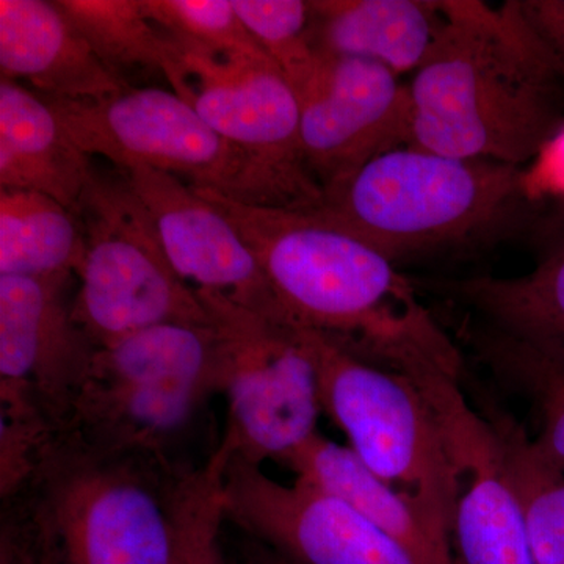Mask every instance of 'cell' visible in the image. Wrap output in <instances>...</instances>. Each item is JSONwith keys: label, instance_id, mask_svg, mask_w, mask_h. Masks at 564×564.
Wrapping results in <instances>:
<instances>
[{"label": "cell", "instance_id": "obj_1", "mask_svg": "<svg viewBox=\"0 0 564 564\" xmlns=\"http://www.w3.org/2000/svg\"><path fill=\"white\" fill-rule=\"evenodd\" d=\"M261 263L285 321L381 366L463 380L462 355L392 259L311 210L256 206L195 187Z\"/></svg>", "mask_w": 564, "mask_h": 564}, {"label": "cell", "instance_id": "obj_2", "mask_svg": "<svg viewBox=\"0 0 564 564\" xmlns=\"http://www.w3.org/2000/svg\"><path fill=\"white\" fill-rule=\"evenodd\" d=\"M443 32L408 85L406 147L521 166L564 122V68L519 2L443 0Z\"/></svg>", "mask_w": 564, "mask_h": 564}, {"label": "cell", "instance_id": "obj_3", "mask_svg": "<svg viewBox=\"0 0 564 564\" xmlns=\"http://www.w3.org/2000/svg\"><path fill=\"white\" fill-rule=\"evenodd\" d=\"M188 467L58 432L35 475L2 502L43 564H174Z\"/></svg>", "mask_w": 564, "mask_h": 564}, {"label": "cell", "instance_id": "obj_4", "mask_svg": "<svg viewBox=\"0 0 564 564\" xmlns=\"http://www.w3.org/2000/svg\"><path fill=\"white\" fill-rule=\"evenodd\" d=\"M521 166L406 147L322 192L311 209L389 259L481 239L527 206Z\"/></svg>", "mask_w": 564, "mask_h": 564}, {"label": "cell", "instance_id": "obj_5", "mask_svg": "<svg viewBox=\"0 0 564 564\" xmlns=\"http://www.w3.org/2000/svg\"><path fill=\"white\" fill-rule=\"evenodd\" d=\"M218 392L212 322L151 326L98 347L61 432L106 451L170 456V443Z\"/></svg>", "mask_w": 564, "mask_h": 564}, {"label": "cell", "instance_id": "obj_6", "mask_svg": "<svg viewBox=\"0 0 564 564\" xmlns=\"http://www.w3.org/2000/svg\"><path fill=\"white\" fill-rule=\"evenodd\" d=\"M321 406L380 480L452 536L458 464L430 397L410 375L356 355L328 334L303 329Z\"/></svg>", "mask_w": 564, "mask_h": 564}, {"label": "cell", "instance_id": "obj_7", "mask_svg": "<svg viewBox=\"0 0 564 564\" xmlns=\"http://www.w3.org/2000/svg\"><path fill=\"white\" fill-rule=\"evenodd\" d=\"M85 154L115 169L143 165L247 204L302 209L273 174L218 135L176 93L121 90L95 99L44 98Z\"/></svg>", "mask_w": 564, "mask_h": 564}, {"label": "cell", "instance_id": "obj_8", "mask_svg": "<svg viewBox=\"0 0 564 564\" xmlns=\"http://www.w3.org/2000/svg\"><path fill=\"white\" fill-rule=\"evenodd\" d=\"M85 258L73 314L93 343L166 323L209 325L195 288L174 272L150 212L121 170L95 169L79 215Z\"/></svg>", "mask_w": 564, "mask_h": 564}, {"label": "cell", "instance_id": "obj_9", "mask_svg": "<svg viewBox=\"0 0 564 564\" xmlns=\"http://www.w3.org/2000/svg\"><path fill=\"white\" fill-rule=\"evenodd\" d=\"M218 334L228 402L220 445L262 466L282 462L317 433V372L302 328L272 321L220 293L199 291Z\"/></svg>", "mask_w": 564, "mask_h": 564}, {"label": "cell", "instance_id": "obj_10", "mask_svg": "<svg viewBox=\"0 0 564 564\" xmlns=\"http://www.w3.org/2000/svg\"><path fill=\"white\" fill-rule=\"evenodd\" d=\"M169 36L163 76L173 93L218 135L281 181L303 210L317 207L322 187L304 163L299 96L272 58L221 54Z\"/></svg>", "mask_w": 564, "mask_h": 564}, {"label": "cell", "instance_id": "obj_11", "mask_svg": "<svg viewBox=\"0 0 564 564\" xmlns=\"http://www.w3.org/2000/svg\"><path fill=\"white\" fill-rule=\"evenodd\" d=\"M225 521L292 564H422L339 497L296 477H269L229 456L223 480Z\"/></svg>", "mask_w": 564, "mask_h": 564}, {"label": "cell", "instance_id": "obj_12", "mask_svg": "<svg viewBox=\"0 0 564 564\" xmlns=\"http://www.w3.org/2000/svg\"><path fill=\"white\" fill-rule=\"evenodd\" d=\"M318 54L313 77L296 96L304 163L323 192L408 144L411 98L399 74L380 63Z\"/></svg>", "mask_w": 564, "mask_h": 564}, {"label": "cell", "instance_id": "obj_13", "mask_svg": "<svg viewBox=\"0 0 564 564\" xmlns=\"http://www.w3.org/2000/svg\"><path fill=\"white\" fill-rule=\"evenodd\" d=\"M70 276H0V391L31 397L61 430L98 350L74 318Z\"/></svg>", "mask_w": 564, "mask_h": 564}, {"label": "cell", "instance_id": "obj_14", "mask_svg": "<svg viewBox=\"0 0 564 564\" xmlns=\"http://www.w3.org/2000/svg\"><path fill=\"white\" fill-rule=\"evenodd\" d=\"M150 212L174 272L195 289L289 323L236 226L188 182L150 166L118 169ZM291 325V323H289Z\"/></svg>", "mask_w": 564, "mask_h": 564}, {"label": "cell", "instance_id": "obj_15", "mask_svg": "<svg viewBox=\"0 0 564 564\" xmlns=\"http://www.w3.org/2000/svg\"><path fill=\"white\" fill-rule=\"evenodd\" d=\"M432 402L458 464L452 541L462 564H538L525 516L492 426L464 397L462 384L434 388Z\"/></svg>", "mask_w": 564, "mask_h": 564}, {"label": "cell", "instance_id": "obj_16", "mask_svg": "<svg viewBox=\"0 0 564 564\" xmlns=\"http://www.w3.org/2000/svg\"><path fill=\"white\" fill-rule=\"evenodd\" d=\"M2 79L52 99H95L128 87L91 50L57 0H0Z\"/></svg>", "mask_w": 564, "mask_h": 564}, {"label": "cell", "instance_id": "obj_17", "mask_svg": "<svg viewBox=\"0 0 564 564\" xmlns=\"http://www.w3.org/2000/svg\"><path fill=\"white\" fill-rule=\"evenodd\" d=\"M93 174L46 99L0 79V191L43 193L79 217Z\"/></svg>", "mask_w": 564, "mask_h": 564}, {"label": "cell", "instance_id": "obj_18", "mask_svg": "<svg viewBox=\"0 0 564 564\" xmlns=\"http://www.w3.org/2000/svg\"><path fill=\"white\" fill-rule=\"evenodd\" d=\"M282 463L296 477L351 505L422 564H462L451 534L434 525L411 500L367 469L347 445L315 433Z\"/></svg>", "mask_w": 564, "mask_h": 564}, {"label": "cell", "instance_id": "obj_19", "mask_svg": "<svg viewBox=\"0 0 564 564\" xmlns=\"http://www.w3.org/2000/svg\"><path fill=\"white\" fill-rule=\"evenodd\" d=\"M311 9L317 51L395 74L421 68L447 22L437 0H317Z\"/></svg>", "mask_w": 564, "mask_h": 564}, {"label": "cell", "instance_id": "obj_20", "mask_svg": "<svg viewBox=\"0 0 564 564\" xmlns=\"http://www.w3.org/2000/svg\"><path fill=\"white\" fill-rule=\"evenodd\" d=\"M417 288L466 307L473 321L540 350L564 355V250L513 278H423Z\"/></svg>", "mask_w": 564, "mask_h": 564}, {"label": "cell", "instance_id": "obj_21", "mask_svg": "<svg viewBox=\"0 0 564 564\" xmlns=\"http://www.w3.org/2000/svg\"><path fill=\"white\" fill-rule=\"evenodd\" d=\"M463 336L494 380L532 406L538 421L534 451L564 473V355L540 350L473 318Z\"/></svg>", "mask_w": 564, "mask_h": 564}, {"label": "cell", "instance_id": "obj_22", "mask_svg": "<svg viewBox=\"0 0 564 564\" xmlns=\"http://www.w3.org/2000/svg\"><path fill=\"white\" fill-rule=\"evenodd\" d=\"M84 258L76 214L43 193L0 191V276H77Z\"/></svg>", "mask_w": 564, "mask_h": 564}, {"label": "cell", "instance_id": "obj_23", "mask_svg": "<svg viewBox=\"0 0 564 564\" xmlns=\"http://www.w3.org/2000/svg\"><path fill=\"white\" fill-rule=\"evenodd\" d=\"M492 426L508 478L518 494L538 564H564V473L534 451L524 425L502 408L480 404Z\"/></svg>", "mask_w": 564, "mask_h": 564}, {"label": "cell", "instance_id": "obj_24", "mask_svg": "<svg viewBox=\"0 0 564 564\" xmlns=\"http://www.w3.org/2000/svg\"><path fill=\"white\" fill-rule=\"evenodd\" d=\"M91 50L124 79L129 69L163 74L170 57L169 33L144 13L141 0H57Z\"/></svg>", "mask_w": 564, "mask_h": 564}, {"label": "cell", "instance_id": "obj_25", "mask_svg": "<svg viewBox=\"0 0 564 564\" xmlns=\"http://www.w3.org/2000/svg\"><path fill=\"white\" fill-rule=\"evenodd\" d=\"M234 9L254 40L291 82L302 90L317 68L313 9L303 0H232Z\"/></svg>", "mask_w": 564, "mask_h": 564}, {"label": "cell", "instance_id": "obj_26", "mask_svg": "<svg viewBox=\"0 0 564 564\" xmlns=\"http://www.w3.org/2000/svg\"><path fill=\"white\" fill-rule=\"evenodd\" d=\"M163 31L221 54L270 58L240 20L232 0H141Z\"/></svg>", "mask_w": 564, "mask_h": 564}, {"label": "cell", "instance_id": "obj_27", "mask_svg": "<svg viewBox=\"0 0 564 564\" xmlns=\"http://www.w3.org/2000/svg\"><path fill=\"white\" fill-rule=\"evenodd\" d=\"M223 522V469L209 462L192 469L182 484L174 564H203L207 544L220 534Z\"/></svg>", "mask_w": 564, "mask_h": 564}, {"label": "cell", "instance_id": "obj_28", "mask_svg": "<svg viewBox=\"0 0 564 564\" xmlns=\"http://www.w3.org/2000/svg\"><path fill=\"white\" fill-rule=\"evenodd\" d=\"M522 14L534 33L564 68V0L519 2Z\"/></svg>", "mask_w": 564, "mask_h": 564}, {"label": "cell", "instance_id": "obj_29", "mask_svg": "<svg viewBox=\"0 0 564 564\" xmlns=\"http://www.w3.org/2000/svg\"><path fill=\"white\" fill-rule=\"evenodd\" d=\"M536 236L544 256L564 250V204L540 221Z\"/></svg>", "mask_w": 564, "mask_h": 564}, {"label": "cell", "instance_id": "obj_30", "mask_svg": "<svg viewBox=\"0 0 564 564\" xmlns=\"http://www.w3.org/2000/svg\"><path fill=\"white\" fill-rule=\"evenodd\" d=\"M239 564H292L259 541L245 536L239 543Z\"/></svg>", "mask_w": 564, "mask_h": 564}, {"label": "cell", "instance_id": "obj_31", "mask_svg": "<svg viewBox=\"0 0 564 564\" xmlns=\"http://www.w3.org/2000/svg\"><path fill=\"white\" fill-rule=\"evenodd\" d=\"M203 564H229L221 552L220 534L215 536L214 540L207 544L206 552H204Z\"/></svg>", "mask_w": 564, "mask_h": 564}]
</instances>
